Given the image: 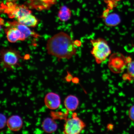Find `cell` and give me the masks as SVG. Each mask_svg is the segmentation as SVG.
I'll return each instance as SVG.
<instances>
[{
	"mask_svg": "<svg viewBox=\"0 0 134 134\" xmlns=\"http://www.w3.org/2000/svg\"><path fill=\"white\" fill-rule=\"evenodd\" d=\"M75 42L67 33L61 32L48 40L46 49L48 54L58 59H69L76 55Z\"/></svg>",
	"mask_w": 134,
	"mask_h": 134,
	"instance_id": "6da1fadb",
	"label": "cell"
},
{
	"mask_svg": "<svg viewBox=\"0 0 134 134\" xmlns=\"http://www.w3.org/2000/svg\"><path fill=\"white\" fill-rule=\"evenodd\" d=\"M90 42L93 46L91 51L92 54L97 63H101L111 54V50L108 42L102 38L91 40Z\"/></svg>",
	"mask_w": 134,
	"mask_h": 134,
	"instance_id": "7a4b0ae2",
	"label": "cell"
},
{
	"mask_svg": "<svg viewBox=\"0 0 134 134\" xmlns=\"http://www.w3.org/2000/svg\"><path fill=\"white\" fill-rule=\"evenodd\" d=\"M21 58L19 52L11 48L3 49L1 52V62L5 68L11 69L15 68L19 65Z\"/></svg>",
	"mask_w": 134,
	"mask_h": 134,
	"instance_id": "3957f363",
	"label": "cell"
},
{
	"mask_svg": "<svg viewBox=\"0 0 134 134\" xmlns=\"http://www.w3.org/2000/svg\"><path fill=\"white\" fill-rule=\"evenodd\" d=\"M86 126V125L74 113L71 118L67 119L64 126L63 133L66 134H78L80 133Z\"/></svg>",
	"mask_w": 134,
	"mask_h": 134,
	"instance_id": "277c9868",
	"label": "cell"
},
{
	"mask_svg": "<svg viewBox=\"0 0 134 134\" xmlns=\"http://www.w3.org/2000/svg\"><path fill=\"white\" fill-rule=\"evenodd\" d=\"M127 62V59L123 55L119 53H114L110 57L108 67L113 72L120 73L124 69Z\"/></svg>",
	"mask_w": 134,
	"mask_h": 134,
	"instance_id": "5b68a950",
	"label": "cell"
},
{
	"mask_svg": "<svg viewBox=\"0 0 134 134\" xmlns=\"http://www.w3.org/2000/svg\"><path fill=\"white\" fill-rule=\"evenodd\" d=\"M44 102L47 108L53 110L59 108L61 103L59 95L53 92H50L47 94L45 96Z\"/></svg>",
	"mask_w": 134,
	"mask_h": 134,
	"instance_id": "8992f818",
	"label": "cell"
},
{
	"mask_svg": "<svg viewBox=\"0 0 134 134\" xmlns=\"http://www.w3.org/2000/svg\"><path fill=\"white\" fill-rule=\"evenodd\" d=\"M7 38L10 42L14 43L19 41H23L26 39L18 28L11 26L6 30Z\"/></svg>",
	"mask_w": 134,
	"mask_h": 134,
	"instance_id": "52a82bcc",
	"label": "cell"
},
{
	"mask_svg": "<svg viewBox=\"0 0 134 134\" xmlns=\"http://www.w3.org/2000/svg\"><path fill=\"white\" fill-rule=\"evenodd\" d=\"M8 128L13 131H17L22 128L23 121L19 115H14L9 117L7 122Z\"/></svg>",
	"mask_w": 134,
	"mask_h": 134,
	"instance_id": "ba28073f",
	"label": "cell"
},
{
	"mask_svg": "<svg viewBox=\"0 0 134 134\" xmlns=\"http://www.w3.org/2000/svg\"><path fill=\"white\" fill-rule=\"evenodd\" d=\"M9 25H10L11 26L14 27L18 28L21 32L26 39L30 36L37 37L38 35L34 32L32 31L29 27H29L20 24L18 21H15L10 22L9 23Z\"/></svg>",
	"mask_w": 134,
	"mask_h": 134,
	"instance_id": "9c48e42d",
	"label": "cell"
},
{
	"mask_svg": "<svg viewBox=\"0 0 134 134\" xmlns=\"http://www.w3.org/2000/svg\"><path fill=\"white\" fill-rule=\"evenodd\" d=\"M64 104L65 108L69 111H75L79 104V100L76 96L70 95L65 98Z\"/></svg>",
	"mask_w": 134,
	"mask_h": 134,
	"instance_id": "30bf717a",
	"label": "cell"
},
{
	"mask_svg": "<svg viewBox=\"0 0 134 134\" xmlns=\"http://www.w3.org/2000/svg\"><path fill=\"white\" fill-rule=\"evenodd\" d=\"M42 128L46 133H51L56 131L58 129V125L54 120L49 117L43 120L42 125Z\"/></svg>",
	"mask_w": 134,
	"mask_h": 134,
	"instance_id": "8fae6325",
	"label": "cell"
},
{
	"mask_svg": "<svg viewBox=\"0 0 134 134\" xmlns=\"http://www.w3.org/2000/svg\"><path fill=\"white\" fill-rule=\"evenodd\" d=\"M18 21L20 24L26 25L29 27H35L38 23L37 18L32 14L31 13L18 19Z\"/></svg>",
	"mask_w": 134,
	"mask_h": 134,
	"instance_id": "7c38bea8",
	"label": "cell"
},
{
	"mask_svg": "<svg viewBox=\"0 0 134 134\" xmlns=\"http://www.w3.org/2000/svg\"><path fill=\"white\" fill-rule=\"evenodd\" d=\"M105 16L104 22L105 24L107 26H116L120 23V19L119 16L116 13H111Z\"/></svg>",
	"mask_w": 134,
	"mask_h": 134,
	"instance_id": "4fadbf2b",
	"label": "cell"
},
{
	"mask_svg": "<svg viewBox=\"0 0 134 134\" xmlns=\"http://www.w3.org/2000/svg\"><path fill=\"white\" fill-rule=\"evenodd\" d=\"M71 16V12L69 8L66 6H62L58 13V17L62 21H66L69 20Z\"/></svg>",
	"mask_w": 134,
	"mask_h": 134,
	"instance_id": "5bb4252c",
	"label": "cell"
},
{
	"mask_svg": "<svg viewBox=\"0 0 134 134\" xmlns=\"http://www.w3.org/2000/svg\"><path fill=\"white\" fill-rule=\"evenodd\" d=\"M127 75L134 79V60L130 61L128 63Z\"/></svg>",
	"mask_w": 134,
	"mask_h": 134,
	"instance_id": "9a60e30c",
	"label": "cell"
},
{
	"mask_svg": "<svg viewBox=\"0 0 134 134\" xmlns=\"http://www.w3.org/2000/svg\"><path fill=\"white\" fill-rule=\"evenodd\" d=\"M7 120L6 117L4 114L1 113L0 114V128L1 129L4 128L7 124Z\"/></svg>",
	"mask_w": 134,
	"mask_h": 134,
	"instance_id": "2e32d148",
	"label": "cell"
},
{
	"mask_svg": "<svg viewBox=\"0 0 134 134\" xmlns=\"http://www.w3.org/2000/svg\"><path fill=\"white\" fill-rule=\"evenodd\" d=\"M129 115L130 119L134 121V105L131 107L129 110Z\"/></svg>",
	"mask_w": 134,
	"mask_h": 134,
	"instance_id": "e0dca14e",
	"label": "cell"
},
{
	"mask_svg": "<svg viewBox=\"0 0 134 134\" xmlns=\"http://www.w3.org/2000/svg\"><path fill=\"white\" fill-rule=\"evenodd\" d=\"M18 1V0H8V2H11L14 3L15 2H16L17 1Z\"/></svg>",
	"mask_w": 134,
	"mask_h": 134,
	"instance_id": "ac0fdd59",
	"label": "cell"
}]
</instances>
